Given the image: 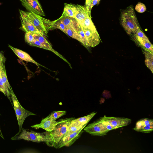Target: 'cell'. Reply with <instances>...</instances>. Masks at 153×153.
Instances as JSON below:
<instances>
[{
  "label": "cell",
  "instance_id": "obj_31",
  "mask_svg": "<svg viewBox=\"0 0 153 153\" xmlns=\"http://www.w3.org/2000/svg\"><path fill=\"white\" fill-rule=\"evenodd\" d=\"M33 33L26 32L25 35V40L26 42L28 44L31 43L34 39Z\"/></svg>",
  "mask_w": 153,
  "mask_h": 153
},
{
  "label": "cell",
  "instance_id": "obj_9",
  "mask_svg": "<svg viewBox=\"0 0 153 153\" xmlns=\"http://www.w3.org/2000/svg\"><path fill=\"white\" fill-rule=\"evenodd\" d=\"M29 12L40 16H45L42 7L38 0H19Z\"/></svg>",
  "mask_w": 153,
  "mask_h": 153
},
{
  "label": "cell",
  "instance_id": "obj_8",
  "mask_svg": "<svg viewBox=\"0 0 153 153\" xmlns=\"http://www.w3.org/2000/svg\"><path fill=\"white\" fill-rule=\"evenodd\" d=\"M82 28L85 36L88 47H94L99 43L100 38L96 28Z\"/></svg>",
  "mask_w": 153,
  "mask_h": 153
},
{
  "label": "cell",
  "instance_id": "obj_23",
  "mask_svg": "<svg viewBox=\"0 0 153 153\" xmlns=\"http://www.w3.org/2000/svg\"><path fill=\"white\" fill-rule=\"evenodd\" d=\"M84 127H85L84 126L71 123V122L70 123L69 126L66 132L62 138L61 140L64 139L69 135L81 129H83Z\"/></svg>",
  "mask_w": 153,
  "mask_h": 153
},
{
  "label": "cell",
  "instance_id": "obj_22",
  "mask_svg": "<svg viewBox=\"0 0 153 153\" xmlns=\"http://www.w3.org/2000/svg\"><path fill=\"white\" fill-rule=\"evenodd\" d=\"M34 39L38 40L45 46L47 47L48 50L54 52V50L53 49L51 44L44 37V36L41 33H33Z\"/></svg>",
  "mask_w": 153,
  "mask_h": 153
},
{
  "label": "cell",
  "instance_id": "obj_34",
  "mask_svg": "<svg viewBox=\"0 0 153 153\" xmlns=\"http://www.w3.org/2000/svg\"><path fill=\"white\" fill-rule=\"evenodd\" d=\"M4 65V64L0 61V67Z\"/></svg>",
  "mask_w": 153,
  "mask_h": 153
},
{
  "label": "cell",
  "instance_id": "obj_35",
  "mask_svg": "<svg viewBox=\"0 0 153 153\" xmlns=\"http://www.w3.org/2000/svg\"><path fill=\"white\" fill-rule=\"evenodd\" d=\"M0 132L1 133V136H3V135H2V133H1V129H0Z\"/></svg>",
  "mask_w": 153,
  "mask_h": 153
},
{
  "label": "cell",
  "instance_id": "obj_33",
  "mask_svg": "<svg viewBox=\"0 0 153 153\" xmlns=\"http://www.w3.org/2000/svg\"><path fill=\"white\" fill-rule=\"evenodd\" d=\"M5 60L6 59L3 54L0 52V61L4 64L5 62Z\"/></svg>",
  "mask_w": 153,
  "mask_h": 153
},
{
  "label": "cell",
  "instance_id": "obj_21",
  "mask_svg": "<svg viewBox=\"0 0 153 153\" xmlns=\"http://www.w3.org/2000/svg\"><path fill=\"white\" fill-rule=\"evenodd\" d=\"M0 70L1 76L3 83L8 93L11 95V91L12 89L7 79L4 65L0 67Z\"/></svg>",
  "mask_w": 153,
  "mask_h": 153
},
{
  "label": "cell",
  "instance_id": "obj_16",
  "mask_svg": "<svg viewBox=\"0 0 153 153\" xmlns=\"http://www.w3.org/2000/svg\"><path fill=\"white\" fill-rule=\"evenodd\" d=\"M20 19L21 23V26L19 28L20 29L26 33H40L33 24L25 18L20 16Z\"/></svg>",
  "mask_w": 153,
  "mask_h": 153
},
{
  "label": "cell",
  "instance_id": "obj_2",
  "mask_svg": "<svg viewBox=\"0 0 153 153\" xmlns=\"http://www.w3.org/2000/svg\"><path fill=\"white\" fill-rule=\"evenodd\" d=\"M19 11L20 16L31 22L43 36H48L47 34L48 31L53 29L54 21H51L32 12H26L20 9Z\"/></svg>",
  "mask_w": 153,
  "mask_h": 153
},
{
  "label": "cell",
  "instance_id": "obj_18",
  "mask_svg": "<svg viewBox=\"0 0 153 153\" xmlns=\"http://www.w3.org/2000/svg\"><path fill=\"white\" fill-rule=\"evenodd\" d=\"M96 113L97 112H94L86 116L76 119H74L71 121V123L85 127Z\"/></svg>",
  "mask_w": 153,
  "mask_h": 153
},
{
  "label": "cell",
  "instance_id": "obj_17",
  "mask_svg": "<svg viewBox=\"0 0 153 153\" xmlns=\"http://www.w3.org/2000/svg\"><path fill=\"white\" fill-rule=\"evenodd\" d=\"M8 46L17 56L21 59L25 61L33 63L38 66V64L27 53L21 50L13 47L10 45H8Z\"/></svg>",
  "mask_w": 153,
  "mask_h": 153
},
{
  "label": "cell",
  "instance_id": "obj_32",
  "mask_svg": "<svg viewBox=\"0 0 153 153\" xmlns=\"http://www.w3.org/2000/svg\"><path fill=\"white\" fill-rule=\"evenodd\" d=\"M29 44L31 46H35L48 50V48L47 47L45 46L38 40L34 39Z\"/></svg>",
  "mask_w": 153,
  "mask_h": 153
},
{
  "label": "cell",
  "instance_id": "obj_13",
  "mask_svg": "<svg viewBox=\"0 0 153 153\" xmlns=\"http://www.w3.org/2000/svg\"><path fill=\"white\" fill-rule=\"evenodd\" d=\"M83 129L79 130L66 137L59 143L58 148L64 146L69 147L71 146L80 137L83 132Z\"/></svg>",
  "mask_w": 153,
  "mask_h": 153
},
{
  "label": "cell",
  "instance_id": "obj_3",
  "mask_svg": "<svg viewBox=\"0 0 153 153\" xmlns=\"http://www.w3.org/2000/svg\"><path fill=\"white\" fill-rule=\"evenodd\" d=\"M73 117L62 119L55 128L51 131H48V141L46 143L49 146L58 148L59 143L66 132Z\"/></svg>",
  "mask_w": 153,
  "mask_h": 153
},
{
  "label": "cell",
  "instance_id": "obj_5",
  "mask_svg": "<svg viewBox=\"0 0 153 153\" xmlns=\"http://www.w3.org/2000/svg\"><path fill=\"white\" fill-rule=\"evenodd\" d=\"M14 109L17 118L19 131L22 129L23 123L26 117L30 115H36L35 114L24 108L20 104L12 89L11 91Z\"/></svg>",
  "mask_w": 153,
  "mask_h": 153
},
{
  "label": "cell",
  "instance_id": "obj_29",
  "mask_svg": "<svg viewBox=\"0 0 153 153\" xmlns=\"http://www.w3.org/2000/svg\"><path fill=\"white\" fill-rule=\"evenodd\" d=\"M0 91L7 97L11 103V95L8 93L6 88L2 80L1 75H0Z\"/></svg>",
  "mask_w": 153,
  "mask_h": 153
},
{
  "label": "cell",
  "instance_id": "obj_25",
  "mask_svg": "<svg viewBox=\"0 0 153 153\" xmlns=\"http://www.w3.org/2000/svg\"><path fill=\"white\" fill-rule=\"evenodd\" d=\"M58 29L65 33L67 27L62 22L60 18L54 20L53 26V29Z\"/></svg>",
  "mask_w": 153,
  "mask_h": 153
},
{
  "label": "cell",
  "instance_id": "obj_36",
  "mask_svg": "<svg viewBox=\"0 0 153 153\" xmlns=\"http://www.w3.org/2000/svg\"><path fill=\"white\" fill-rule=\"evenodd\" d=\"M0 75H1V71H0Z\"/></svg>",
  "mask_w": 153,
  "mask_h": 153
},
{
  "label": "cell",
  "instance_id": "obj_30",
  "mask_svg": "<svg viewBox=\"0 0 153 153\" xmlns=\"http://www.w3.org/2000/svg\"><path fill=\"white\" fill-rule=\"evenodd\" d=\"M135 9L137 12L139 13H143L146 10L145 5L141 2H138L136 5Z\"/></svg>",
  "mask_w": 153,
  "mask_h": 153
},
{
  "label": "cell",
  "instance_id": "obj_6",
  "mask_svg": "<svg viewBox=\"0 0 153 153\" xmlns=\"http://www.w3.org/2000/svg\"><path fill=\"white\" fill-rule=\"evenodd\" d=\"M99 119L103 124L111 126L114 129L127 126L131 121V119L128 118L106 116L101 117Z\"/></svg>",
  "mask_w": 153,
  "mask_h": 153
},
{
  "label": "cell",
  "instance_id": "obj_1",
  "mask_svg": "<svg viewBox=\"0 0 153 153\" xmlns=\"http://www.w3.org/2000/svg\"><path fill=\"white\" fill-rule=\"evenodd\" d=\"M120 23L128 35L134 34L140 28L132 5L121 10Z\"/></svg>",
  "mask_w": 153,
  "mask_h": 153
},
{
  "label": "cell",
  "instance_id": "obj_15",
  "mask_svg": "<svg viewBox=\"0 0 153 153\" xmlns=\"http://www.w3.org/2000/svg\"><path fill=\"white\" fill-rule=\"evenodd\" d=\"M62 22L67 27L72 28L77 31L81 26L74 18L66 16H61L59 18Z\"/></svg>",
  "mask_w": 153,
  "mask_h": 153
},
{
  "label": "cell",
  "instance_id": "obj_11",
  "mask_svg": "<svg viewBox=\"0 0 153 153\" xmlns=\"http://www.w3.org/2000/svg\"><path fill=\"white\" fill-rule=\"evenodd\" d=\"M134 36L139 45L143 48L153 53V46L141 28L134 33Z\"/></svg>",
  "mask_w": 153,
  "mask_h": 153
},
{
  "label": "cell",
  "instance_id": "obj_24",
  "mask_svg": "<svg viewBox=\"0 0 153 153\" xmlns=\"http://www.w3.org/2000/svg\"><path fill=\"white\" fill-rule=\"evenodd\" d=\"M82 28H95L96 27L93 22L91 18V15H88L84 20Z\"/></svg>",
  "mask_w": 153,
  "mask_h": 153
},
{
  "label": "cell",
  "instance_id": "obj_19",
  "mask_svg": "<svg viewBox=\"0 0 153 153\" xmlns=\"http://www.w3.org/2000/svg\"><path fill=\"white\" fill-rule=\"evenodd\" d=\"M143 52L145 57V62L146 66L153 73V53L151 52L143 49Z\"/></svg>",
  "mask_w": 153,
  "mask_h": 153
},
{
  "label": "cell",
  "instance_id": "obj_4",
  "mask_svg": "<svg viewBox=\"0 0 153 153\" xmlns=\"http://www.w3.org/2000/svg\"><path fill=\"white\" fill-rule=\"evenodd\" d=\"M12 140L23 139L33 142L40 143L48 141V131L38 133L32 130H28L22 128L12 138Z\"/></svg>",
  "mask_w": 153,
  "mask_h": 153
},
{
  "label": "cell",
  "instance_id": "obj_28",
  "mask_svg": "<svg viewBox=\"0 0 153 153\" xmlns=\"http://www.w3.org/2000/svg\"><path fill=\"white\" fill-rule=\"evenodd\" d=\"M77 32L79 35L80 40V42L86 48L88 47L87 45V42L85 36L81 27L79 28Z\"/></svg>",
  "mask_w": 153,
  "mask_h": 153
},
{
  "label": "cell",
  "instance_id": "obj_20",
  "mask_svg": "<svg viewBox=\"0 0 153 153\" xmlns=\"http://www.w3.org/2000/svg\"><path fill=\"white\" fill-rule=\"evenodd\" d=\"M75 12V5L65 3L63 11L62 16H66L74 18Z\"/></svg>",
  "mask_w": 153,
  "mask_h": 153
},
{
  "label": "cell",
  "instance_id": "obj_27",
  "mask_svg": "<svg viewBox=\"0 0 153 153\" xmlns=\"http://www.w3.org/2000/svg\"><path fill=\"white\" fill-rule=\"evenodd\" d=\"M66 113L65 111H55L52 112L48 116L52 120L56 121L58 118L65 115Z\"/></svg>",
  "mask_w": 153,
  "mask_h": 153
},
{
  "label": "cell",
  "instance_id": "obj_7",
  "mask_svg": "<svg viewBox=\"0 0 153 153\" xmlns=\"http://www.w3.org/2000/svg\"><path fill=\"white\" fill-rule=\"evenodd\" d=\"M84 130L92 135L102 136L109 131L99 119L84 128Z\"/></svg>",
  "mask_w": 153,
  "mask_h": 153
},
{
  "label": "cell",
  "instance_id": "obj_14",
  "mask_svg": "<svg viewBox=\"0 0 153 153\" xmlns=\"http://www.w3.org/2000/svg\"><path fill=\"white\" fill-rule=\"evenodd\" d=\"M88 15H91L88 12L85 6L77 4L76 5V12L74 16L81 26L84 20Z\"/></svg>",
  "mask_w": 153,
  "mask_h": 153
},
{
  "label": "cell",
  "instance_id": "obj_12",
  "mask_svg": "<svg viewBox=\"0 0 153 153\" xmlns=\"http://www.w3.org/2000/svg\"><path fill=\"white\" fill-rule=\"evenodd\" d=\"M60 120L58 121L52 120L50 119L48 116L43 119L41 122L38 124H36L31 126V127L36 129L42 128L47 131H53L56 126L60 123Z\"/></svg>",
  "mask_w": 153,
  "mask_h": 153
},
{
  "label": "cell",
  "instance_id": "obj_10",
  "mask_svg": "<svg viewBox=\"0 0 153 153\" xmlns=\"http://www.w3.org/2000/svg\"><path fill=\"white\" fill-rule=\"evenodd\" d=\"M133 129L137 131L150 133L153 130V120L147 118L141 119L137 122Z\"/></svg>",
  "mask_w": 153,
  "mask_h": 153
},
{
  "label": "cell",
  "instance_id": "obj_26",
  "mask_svg": "<svg viewBox=\"0 0 153 153\" xmlns=\"http://www.w3.org/2000/svg\"><path fill=\"white\" fill-rule=\"evenodd\" d=\"M65 33L71 37L80 42L79 35L77 32L73 28L67 27Z\"/></svg>",
  "mask_w": 153,
  "mask_h": 153
}]
</instances>
